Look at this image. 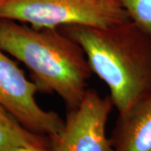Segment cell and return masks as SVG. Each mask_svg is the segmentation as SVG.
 <instances>
[{
	"label": "cell",
	"mask_w": 151,
	"mask_h": 151,
	"mask_svg": "<svg viewBox=\"0 0 151 151\" xmlns=\"http://www.w3.org/2000/svg\"><path fill=\"white\" fill-rule=\"evenodd\" d=\"M110 96L87 89L80 105L67 112L63 129L50 138L52 151H113L106 125L113 110Z\"/></svg>",
	"instance_id": "obj_5"
},
{
	"label": "cell",
	"mask_w": 151,
	"mask_h": 151,
	"mask_svg": "<svg viewBox=\"0 0 151 151\" xmlns=\"http://www.w3.org/2000/svg\"><path fill=\"white\" fill-rule=\"evenodd\" d=\"M20 147L50 148V138L25 129L0 106V151H13Z\"/></svg>",
	"instance_id": "obj_7"
},
{
	"label": "cell",
	"mask_w": 151,
	"mask_h": 151,
	"mask_svg": "<svg viewBox=\"0 0 151 151\" xmlns=\"http://www.w3.org/2000/svg\"><path fill=\"white\" fill-rule=\"evenodd\" d=\"M0 49L27 66L40 92L56 93L67 111L76 108L92 72L81 45L58 29H35L0 19Z\"/></svg>",
	"instance_id": "obj_2"
},
{
	"label": "cell",
	"mask_w": 151,
	"mask_h": 151,
	"mask_svg": "<svg viewBox=\"0 0 151 151\" xmlns=\"http://www.w3.org/2000/svg\"><path fill=\"white\" fill-rule=\"evenodd\" d=\"M131 20L151 35V0H119Z\"/></svg>",
	"instance_id": "obj_8"
},
{
	"label": "cell",
	"mask_w": 151,
	"mask_h": 151,
	"mask_svg": "<svg viewBox=\"0 0 151 151\" xmlns=\"http://www.w3.org/2000/svg\"><path fill=\"white\" fill-rule=\"evenodd\" d=\"M36 84L28 80L19 65L0 49V106L28 130L51 137L63 129L65 120L40 108L35 99Z\"/></svg>",
	"instance_id": "obj_4"
},
{
	"label": "cell",
	"mask_w": 151,
	"mask_h": 151,
	"mask_svg": "<svg viewBox=\"0 0 151 151\" xmlns=\"http://www.w3.org/2000/svg\"><path fill=\"white\" fill-rule=\"evenodd\" d=\"M0 19L42 29L70 25L108 27L130 18L119 0H4Z\"/></svg>",
	"instance_id": "obj_3"
},
{
	"label": "cell",
	"mask_w": 151,
	"mask_h": 151,
	"mask_svg": "<svg viewBox=\"0 0 151 151\" xmlns=\"http://www.w3.org/2000/svg\"><path fill=\"white\" fill-rule=\"evenodd\" d=\"M4 2V0H0V9H1V6L3 5Z\"/></svg>",
	"instance_id": "obj_10"
},
{
	"label": "cell",
	"mask_w": 151,
	"mask_h": 151,
	"mask_svg": "<svg viewBox=\"0 0 151 151\" xmlns=\"http://www.w3.org/2000/svg\"><path fill=\"white\" fill-rule=\"evenodd\" d=\"M110 141L113 151H151V93L119 114Z\"/></svg>",
	"instance_id": "obj_6"
},
{
	"label": "cell",
	"mask_w": 151,
	"mask_h": 151,
	"mask_svg": "<svg viewBox=\"0 0 151 151\" xmlns=\"http://www.w3.org/2000/svg\"><path fill=\"white\" fill-rule=\"evenodd\" d=\"M13 151H52L50 148H34V147H20Z\"/></svg>",
	"instance_id": "obj_9"
},
{
	"label": "cell",
	"mask_w": 151,
	"mask_h": 151,
	"mask_svg": "<svg viewBox=\"0 0 151 151\" xmlns=\"http://www.w3.org/2000/svg\"><path fill=\"white\" fill-rule=\"evenodd\" d=\"M60 29L84 50L92 72L108 86L119 114L150 94L151 35L133 20L108 27Z\"/></svg>",
	"instance_id": "obj_1"
}]
</instances>
